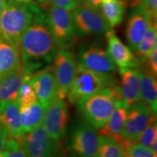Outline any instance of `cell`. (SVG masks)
<instances>
[{
	"label": "cell",
	"mask_w": 157,
	"mask_h": 157,
	"mask_svg": "<svg viewBox=\"0 0 157 157\" xmlns=\"http://www.w3.org/2000/svg\"><path fill=\"white\" fill-rule=\"evenodd\" d=\"M132 7L141 10L147 13L152 20L156 21L157 0H135Z\"/></svg>",
	"instance_id": "obj_28"
},
{
	"label": "cell",
	"mask_w": 157,
	"mask_h": 157,
	"mask_svg": "<svg viewBox=\"0 0 157 157\" xmlns=\"http://www.w3.org/2000/svg\"><path fill=\"white\" fill-rule=\"evenodd\" d=\"M22 146L29 157H62L60 140L51 137L42 125L25 133Z\"/></svg>",
	"instance_id": "obj_8"
},
{
	"label": "cell",
	"mask_w": 157,
	"mask_h": 157,
	"mask_svg": "<svg viewBox=\"0 0 157 157\" xmlns=\"http://www.w3.org/2000/svg\"><path fill=\"white\" fill-rule=\"evenodd\" d=\"M8 5V0H0V15Z\"/></svg>",
	"instance_id": "obj_35"
},
{
	"label": "cell",
	"mask_w": 157,
	"mask_h": 157,
	"mask_svg": "<svg viewBox=\"0 0 157 157\" xmlns=\"http://www.w3.org/2000/svg\"><path fill=\"white\" fill-rule=\"evenodd\" d=\"M0 157H29L23 146L0 152Z\"/></svg>",
	"instance_id": "obj_32"
},
{
	"label": "cell",
	"mask_w": 157,
	"mask_h": 157,
	"mask_svg": "<svg viewBox=\"0 0 157 157\" xmlns=\"http://www.w3.org/2000/svg\"><path fill=\"white\" fill-rule=\"evenodd\" d=\"M22 67L20 50L0 39V78Z\"/></svg>",
	"instance_id": "obj_21"
},
{
	"label": "cell",
	"mask_w": 157,
	"mask_h": 157,
	"mask_svg": "<svg viewBox=\"0 0 157 157\" xmlns=\"http://www.w3.org/2000/svg\"><path fill=\"white\" fill-rule=\"evenodd\" d=\"M80 5H87L95 7H100L101 0H78Z\"/></svg>",
	"instance_id": "obj_34"
},
{
	"label": "cell",
	"mask_w": 157,
	"mask_h": 157,
	"mask_svg": "<svg viewBox=\"0 0 157 157\" xmlns=\"http://www.w3.org/2000/svg\"><path fill=\"white\" fill-rule=\"evenodd\" d=\"M7 133L5 129L3 128L2 126L0 124V152L3 151L5 150V142L7 139Z\"/></svg>",
	"instance_id": "obj_33"
},
{
	"label": "cell",
	"mask_w": 157,
	"mask_h": 157,
	"mask_svg": "<svg viewBox=\"0 0 157 157\" xmlns=\"http://www.w3.org/2000/svg\"><path fill=\"white\" fill-rule=\"evenodd\" d=\"M29 76H25L23 84L20 88L17 96V103L20 107L29 106L37 101L36 93L31 84Z\"/></svg>",
	"instance_id": "obj_26"
},
{
	"label": "cell",
	"mask_w": 157,
	"mask_h": 157,
	"mask_svg": "<svg viewBox=\"0 0 157 157\" xmlns=\"http://www.w3.org/2000/svg\"><path fill=\"white\" fill-rule=\"evenodd\" d=\"M47 20L57 48L67 49L75 43L76 35L71 11L50 5Z\"/></svg>",
	"instance_id": "obj_5"
},
{
	"label": "cell",
	"mask_w": 157,
	"mask_h": 157,
	"mask_svg": "<svg viewBox=\"0 0 157 157\" xmlns=\"http://www.w3.org/2000/svg\"><path fill=\"white\" fill-rule=\"evenodd\" d=\"M25 74L21 67L0 78V106L17 101L18 92L22 85Z\"/></svg>",
	"instance_id": "obj_19"
},
{
	"label": "cell",
	"mask_w": 157,
	"mask_h": 157,
	"mask_svg": "<svg viewBox=\"0 0 157 157\" xmlns=\"http://www.w3.org/2000/svg\"><path fill=\"white\" fill-rule=\"evenodd\" d=\"M42 11L32 1L25 3L8 1L7 7L0 15V39L20 50L23 34L35 15Z\"/></svg>",
	"instance_id": "obj_2"
},
{
	"label": "cell",
	"mask_w": 157,
	"mask_h": 157,
	"mask_svg": "<svg viewBox=\"0 0 157 157\" xmlns=\"http://www.w3.org/2000/svg\"><path fill=\"white\" fill-rule=\"evenodd\" d=\"M72 16L77 36L105 34L112 29L104 18L100 7L80 5L72 10Z\"/></svg>",
	"instance_id": "obj_7"
},
{
	"label": "cell",
	"mask_w": 157,
	"mask_h": 157,
	"mask_svg": "<svg viewBox=\"0 0 157 157\" xmlns=\"http://www.w3.org/2000/svg\"><path fill=\"white\" fill-rule=\"evenodd\" d=\"M117 86L116 78L111 74L93 71L78 64L77 72L66 98L70 103L76 104L100 90Z\"/></svg>",
	"instance_id": "obj_4"
},
{
	"label": "cell",
	"mask_w": 157,
	"mask_h": 157,
	"mask_svg": "<svg viewBox=\"0 0 157 157\" xmlns=\"http://www.w3.org/2000/svg\"><path fill=\"white\" fill-rule=\"evenodd\" d=\"M135 68L138 71L140 86V97L143 101L156 115L157 111V82L154 74L144 62L137 60Z\"/></svg>",
	"instance_id": "obj_16"
},
{
	"label": "cell",
	"mask_w": 157,
	"mask_h": 157,
	"mask_svg": "<svg viewBox=\"0 0 157 157\" xmlns=\"http://www.w3.org/2000/svg\"><path fill=\"white\" fill-rule=\"evenodd\" d=\"M36 1L40 4H42V5H48L50 4V0H36Z\"/></svg>",
	"instance_id": "obj_36"
},
{
	"label": "cell",
	"mask_w": 157,
	"mask_h": 157,
	"mask_svg": "<svg viewBox=\"0 0 157 157\" xmlns=\"http://www.w3.org/2000/svg\"><path fill=\"white\" fill-rule=\"evenodd\" d=\"M127 157H156L151 148L140 146L138 143L130 145L126 148Z\"/></svg>",
	"instance_id": "obj_29"
},
{
	"label": "cell",
	"mask_w": 157,
	"mask_h": 157,
	"mask_svg": "<svg viewBox=\"0 0 157 157\" xmlns=\"http://www.w3.org/2000/svg\"><path fill=\"white\" fill-rule=\"evenodd\" d=\"M97 157H127L126 148L115 137L99 135Z\"/></svg>",
	"instance_id": "obj_24"
},
{
	"label": "cell",
	"mask_w": 157,
	"mask_h": 157,
	"mask_svg": "<svg viewBox=\"0 0 157 157\" xmlns=\"http://www.w3.org/2000/svg\"><path fill=\"white\" fill-rule=\"evenodd\" d=\"M69 157H83V156H78V155L71 154V156H70Z\"/></svg>",
	"instance_id": "obj_37"
},
{
	"label": "cell",
	"mask_w": 157,
	"mask_h": 157,
	"mask_svg": "<svg viewBox=\"0 0 157 157\" xmlns=\"http://www.w3.org/2000/svg\"><path fill=\"white\" fill-rule=\"evenodd\" d=\"M138 60V59H137ZM145 63L147 67L150 69L154 74H157V47L154 48L149 56L143 60H140Z\"/></svg>",
	"instance_id": "obj_31"
},
{
	"label": "cell",
	"mask_w": 157,
	"mask_h": 157,
	"mask_svg": "<svg viewBox=\"0 0 157 157\" xmlns=\"http://www.w3.org/2000/svg\"><path fill=\"white\" fill-rule=\"evenodd\" d=\"M37 101L47 108L58 98V87L53 71L44 69L36 72L30 77Z\"/></svg>",
	"instance_id": "obj_13"
},
{
	"label": "cell",
	"mask_w": 157,
	"mask_h": 157,
	"mask_svg": "<svg viewBox=\"0 0 157 157\" xmlns=\"http://www.w3.org/2000/svg\"><path fill=\"white\" fill-rule=\"evenodd\" d=\"M101 11L111 28L122 22L126 10L124 0H101Z\"/></svg>",
	"instance_id": "obj_23"
},
{
	"label": "cell",
	"mask_w": 157,
	"mask_h": 157,
	"mask_svg": "<svg viewBox=\"0 0 157 157\" xmlns=\"http://www.w3.org/2000/svg\"><path fill=\"white\" fill-rule=\"evenodd\" d=\"M78 63L93 71L112 74L117 71V66L108 51L97 44H83L78 52Z\"/></svg>",
	"instance_id": "obj_11"
},
{
	"label": "cell",
	"mask_w": 157,
	"mask_h": 157,
	"mask_svg": "<svg viewBox=\"0 0 157 157\" xmlns=\"http://www.w3.org/2000/svg\"><path fill=\"white\" fill-rule=\"evenodd\" d=\"M108 42V52L115 65L120 68H135L137 59L129 47L117 36L112 29L105 33Z\"/></svg>",
	"instance_id": "obj_14"
},
{
	"label": "cell",
	"mask_w": 157,
	"mask_h": 157,
	"mask_svg": "<svg viewBox=\"0 0 157 157\" xmlns=\"http://www.w3.org/2000/svg\"><path fill=\"white\" fill-rule=\"evenodd\" d=\"M155 119L156 115L143 101H140L129 105L121 137V142L125 148L137 143L143 130Z\"/></svg>",
	"instance_id": "obj_6"
},
{
	"label": "cell",
	"mask_w": 157,
	"mask_h": 157,
	"mask_svg": "<svg viewBox=\"0 0 157 157\" xmlns=\"http://www.w3.org/2000/svg\"><path fill=\"white\" fill-rule=\"evenodd\" d=\"M46 109L38 101L29 106L20 107V121L24 133L30 132L42 124Z\"/></svg>",
	"instance_id": "obj_22"
},
{
	"label": "cell",
	"mask_w": 157,
	"mask_h": 157,
	"mask_svg": "<svg viewBox=\"0 0 157 157\" xmlns=\"http://www.w3.org/2000/svg\"><path fill=\"white\" fill-rule=\"evenodd\" d=\"M128 109L129 105L123 100H121L117 103L105 126L98 129V134L113 137L121 141Z\"/></svg>",
	"instance_id": "obj_20"
},
{
	"label": "cell",
	"mask_w": 157,
	"mask_h": 157,
	"mask_svg": "<svg viewBox=\"0 0 157 157\" xmlns=\"http://www.w3.org/2000/svg\"><path fill=\"white\" fill-rule=\"evenodd\" d=\"M152 21H156L152 20L145 12L135 7L129 15L126 29L127 43L132 52H135Z\"/></svg>",
	"instance_id": "obj_15"
},
{
	"label": "cell",
	"mask_w": 157,
	"mask_h": 157,
	"mask_svg": "<svg viewBox=\"0 0 157 157\" xmlns=\"http://www.w3.org/2000/svg\"><path fill=\"white\" fill-rule=\"evenodd\" d=\"M53 59L58 97L65 99L76 76L78 63L74 54L67 49H58Z\"/></svg>",
	"instance_id": "obj_9"
},
{
	"label": "cell",
	"mask_w": 157,
	"mask_h": 157,
	"mask_svg": "<svg viewBox=\"0 0 157 157\" xmlns=\"http://www.w3.org/2000/svg\"><path fill=\"white\" fill-rule=\"evenodd\" d=\"M99 134L85 120H79L72 129L68 148L72 154L83 157H97Z\"/></svg>",
	"instance_id": "obj_10"
},
{
	"label": "cell",
	"mask_w": 157,
	"mask_h": 157,
	"mask_svg": "<svg viewBox=\"0 0 157 157\" xmlns=\"http://www.w3.org/2000/svg\"><path fill=\"white\" fill-rule=\"evenodd\" d=\"M156 140H157V124L156 119H155L143 130L137 143L143 147L150 148L152 143Z\"/></svg>",
	"instance_id": "obj_27"
},
{
	"label": "cell",
	"mask_w": 157,
	"mask_h": 157,
	"mask_svg": "<svg viewBox=\"0 0 157 157\" xmlns=\"http://www.w3.org/2000/svg\"><path fill=\"white\" fill-rule=\"evenodd\" d=\"M50 3L51 5L62 7L70 11L74 10L80 5L78 0H50Z\"/></svg>",
	"instance_id": "obj_30"
},
{
	"label": "cell",
	"mask_w": 157,
	"mask_h": 157,
	"mask_svg": "<svg viewBox=\"0 0 157 157\" xmlns=\"http://www.w3.org/2000/svg\"><path fill=\"white\" fill-rule=\"evenodd\" d=\"M121 85L119 87L121 98L127 105H131L141 100L139 73L135 68L119 69Z\"/></svg>",
	"instance_id": "obj_17"
},
{
	"label": "cell",
	"mask_w": 157,
	"mask_h": 157,
	"mask_svg": "<svg viewBox=\"0 0 157 157\" xmlns=\"http://www.w3.org/2000/svg\"><path fill=\"white\" fill-rule=\"evenodd\" d=\"M157 45V25L156 21H152L150 26L139 43L135 50L137 59L145 60Z\"/></svg>",
	"instance_id": "obj_25"
},
{
	"label": "cell",
	"mask_w": 157,
	"mask_h": 157,
	"mask_svg": "<svg viewBox=\"0 0 157 157\" xmlns=\"http://www.w3.org/2000/svg\"><path fill=\"white\" fill-rule=\"evenodd\" d=\"M0 124L10 136L22 140L25 133L20 121V105L17 101L0 106Z\"/></svg>",
	"instance_id": "obj_18"
},
{
	"label": "cell",
	"mask_w": 157,
	"mask_h": 157,
	"mask_svg": "<svg viewBox=\"0 0 157 157\" xmlns=\"http://www.w3.org/2000/svg\"><path fill=\"white\" fill-rule=\"evenodd\" d=\"M56 51L47 15L42 11L35 15L21 39L20 53L25 75L31 76L44 63L52 61Z\"/></svg>",
	"instance_id": "obj_1"
},
{
	"label": "cell",
	"mask_w": 157,
	"mask_h": 157,
	"mask_svg": "<svg viewBox=\"0 0 157 157\" xmlns=\"http://www.w3.org/2000/svg\"><path fill=\"white\" fill-rule=\"evenodd\" d=\"M122 100L119 86L103 89L76 103L84 120L95 129H101L111 117L117 103Z\"/></svg>",
	"instance_id": "obj_3"
},
{
	"label": "cell",
	"mask_w": 157,
	"mask_h": 157,
	"mask_svg": "<svg viewBox=\"0 0 157 157\" xmlns=\"http://www.w3.org/2000/svg\"><path fill=\"white\" fill-rule=\"evenodd\" d=\"M68 120V107L64 99L56 98L47 108L43 127L51 137L60 140L65 136Z\"/></svg>",
	"instance_id": "obj_12"
}]
</instances>
